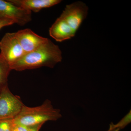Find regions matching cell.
<instances>
[{
    "mask_svg": "<svg viewBox=\"0 0 131 131\" xmlns=\"http://www.w3.org/2000/svg\"><path fill=\"white\" fill-rule=\"evenodd\" d=\"M62 59V52L59 47L48 38L42 45L26 53L19 60L10 66V68L11 70L18 71L43 66L53 68Z\"/></svg>",
    "mask_w": 131,
    "mask_h": 131,
    "instance_id": "obj_1",
    "label": "cell"
},
{
    "mask_svg": "<svg viewBox=\"0 0 131 131\" xmlns=\"http://www.w3.org/2000/svg\"><path fill=\"white\" fill-rule=\"evenodd\" d=\"M62 116L60 110L54 108L50 101L47 100L41 105L35 107L23 105L13 121L15 124L31 127L47 121L57 120Z\"/></svg>",
    "mask_w": 131,
    "mask_h": 131,
    "instance_id": "obj_2",
    "label": "cell"
},
{
    "mask_svg": "<svg viewBox=\"0 0 131 131\" xmlns=\"http://www.w3.org/2000/svg\"><path fill=\"white\" fill-rule=\"evenodd\" d=\"M0 54L10 66L21 58L25 54L15 32L5 34L0 40Z\"/></svg>",
    "mask_w": 131,
    "mask_h": 131,
    "instance_id": "obj_3",
    "label": "cell"
},
{
    "mask_svg": "<svg viewBox=\"0 0 131 131\" xmlns=\"http://www.w3.org/2000/svg\"><path fill=\"white\" fill-rule=\"evenodd\" d=\"M88 9L84 3L76 2L67 5L60 17L76 33L83 21L86 18Z\"/></svg>",
    "mask_w": 131,
    "mask_h": 131,
    "instance_id": "obj_4",
    "label": "cell"
},
{
    "mask_svg": "<svg viewBox=\"0 0 131 131\" xmlns=\"http://www.w3.org/2000/svg\"><path fill=\"white\" fill-rule=\"evenodd\" d=\"M23 105L6 87L0 94V121L13 119L20 112Z\"/></svg>",
    "mask_w": 131,
    "mask_h": 131,
    "instance_id": "obj_5",
    "label": "cell"
},
{
    "mask_svg": "<svg viewBox=\"0 0 131 131\" xmlns=\"http://www.w3.org/2000/svg\"><path fill=\"white\" fill-rule=\"evenodd\" d=\"M0 16L13 20L19 25H25L31 20V12L17 6L9 1L0 0Z\"/></svg>",
    "mask_w": 131,
    "mask_h": 131,
    "instance_id": "obj_6",
    "label": "cell"
},
{
    "mask_svg": "<svg viewBox=\"0 0 131 131\" xmlns=\"http://www.w3.org/2000/svg\"><path fill=\"white\" fill-rule=\"evenodd\" d=\"M15 33L25 54L35 50L48 39L38 35L30 28L20 30Z\"/></svg>",
    "mask_w": 131,
    "mask_h": 131,
    "instance_id": "obj_7",
    "label": "cell"
},
{
    "mask_svg": "<svg viewBox=\"0 0 131 131\" xmlns=\"http://www.w3.org/2000/svg\"><path fill=\"white\" fill-rule=\"evenodd\" d=\"M49 32L50 36L58 42L70 39L76 34L60 16L51 27Z\"/></svg>",
    "mask_w": 131,
    "mask_h": 131,
    "instance_id": "obj_8",
    "label": "cell"
},
{
    "mask_svg": "<svg viewBox=\"0 0 131 131\" xmlns=\"http://www.w3.org/2000/svg\"><path fill=\"white\" fill-rule=\"evenodd\" d=\"M10 2L17 6L30 12L37 13L43 8L51 7L60 3V0H10Z\"/></svg>",
    "mask_w": 131,
    "mask_h": 131,
    "instance_id": "obj_9",
    "label": "cell"
},
{
    "mask_svg": "<svg viewBox=\"0 0 131 131\" xmlns=\"http://www.w3.org/2000/svg\"><path fill=\"white\" fill-rule=\"evenodd\" d=\"M11 70L9 64L0 54V86L6 81Z\"/></svg>",
    "mask_w": 131,
    "mask_h": 131,
    "instance_id": "obj_10",
    "label": "cell"
},
{
    "mask_svg": "<svg viewBox=\"0 0 131 131\" xmlns=\"http://www.w3.org/2000/svg\"><path fill=\"white\" fill-rule=\"evenodd\" d=\"M131 122V110L120 121L116 124L111 122L109 125V129H119L120 130L125 128Z\"/></svg>",
    "mask_w": 131,
    "mask_h": 131,
    "instance_id": "obj_11",
    "label": "cell"
},
{
    "mask_svg": "<svg viewBox=\"0 0 131 131\" xmlns=\"http://www.w3.org/2000/svg\"><path fill=\"white\" fill-rule=\"evenodd\" d=\"M13 119L0 121V131H12Z\"/></svg>",
    "mask_w": 131,
    "mask_h": 131,
    "instance_id": "obj_12",
    "label": "cell"
},
{
    "mask_svg": "<svg viewBox=\"0 0 131 131\" xmlns=\"http://www.w3.org/2000/svg\"><path fill=\"white\" fill-rule=\"evenodd\" d=\"M15 24V21L11 19L2 16L0 17V30L4 27L12 25Z\"/></svg>",
    "mask_w": 131,
    "mask_h": 131,
    "instance_id": "obj_13",
    "label": "cell"
},
{
    "mask_svg": "<svg viewBox=\"0 0 131 131\" xmlns=\"http://www.w3.org/2000/svg\"><path fill=\"white\" fill-rule=\"evenodd\" d=\"M30 127L23 125L15 124L14 123L13 121L12 131H29Z\"/></svg>",
    "mask_w": 131,
    "mask_h": 131,
    "instance_id": "obj_14",
    "label": "cell"
},
{
    "mask_svg": "<svg viewBox=\"0 0 131 131\" xmlns=\"http://www.w3.org/2000/svg\"><path fill=\"white\" fill-rule=\"evenodd\" d=\"M43 124L31 127L29 131H39L40 129V127L42 126Z\"/></svg>",
    "mask_w": 131,
    "mask_h": 131,
    "instance_id": "obj_15",
    "label": "cell"
},
{
    "mask_svg": "<svg viewBox=\"0 0 131 131\" xmlns=\"http://www.w3.org/2000/svg\"><path fill=\"white\" fill-rule=\"evenodd\" d=\"M120 129H108L106 131H119Z\"/></svg>",
    "mask_w": 131,
    "mask_h": 131,
    "instance_id": "obj_16",
    "label": "cell"
},
{
    "mask_svg": "<svg viewBox=\"0 0 131 131\" xmlns=\"http://www.w3.org/2000/svg\"><path fill=\"white\" fill-rule=\"evenodd\" d=\"M1 17V16H0V17Z\"/></svg>",
    "mask_w": 131,
    "mask_h": 131,
    "instance_id": "obj_17",
    "label": "cell"
}]
</instances>
